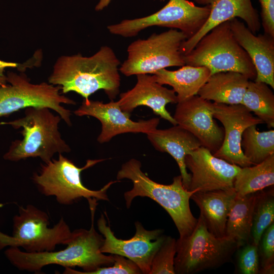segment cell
Here are the masks:
<instances>
[{
  "label": "cell",
  "mask_w": 274,
  "mask_h": 274,
  "mask_svg": "<svg viewBox=\"0 0 274 274\" xmlns=\"http://www.w3.org/2000/svg\"><path fill=\"white\" fill-rule=\"evenodd\" d=\"M96 201L89 202L91 217L90 228L73 231L65 248L57 251L28 253L19 248L8 247L5 251V256L17 269L35 273H39L45 266L52 264L64 267V274H89L100 267L112 265L115 261V255L107 256L100 251L104 238L94 227Z\"/></svg>",
  "instance_id": "obj_1"
},
{
  "label": "cell",
  "mask_w": 274,
  "mask_h": 274,
  "mask_svg": "<svg viewBox=\"0 0 274 274\" xmlns=\"http://www.w3.org/2000/svg\"><path fill=\"white\" fill-rule=\"evenodd\" d=\"M120 64L113 49L107 46L101 47L90 57L81 54L62 56L55 63L48 82L60 86L62 93L74 91L86 101L100 89L113 100L119 92Z\"/></svg>",
  "instance_id": "obj_2"
},
{
  "label": "cell",
  "mask_w": 274,
  "mask_h": 274,
  "mask_svg": "<svg viewBox=\"0 0 274 274\" xmlns=\"http://www.w3.org/2000/svg\"><path fill=\"white\" fill-rule=\"evenodd\" d=\"M141 162L132 158L124 163L117 174V179L131 181V190L124 194L126 206L129 208L137 196L148 197L159 204L168 213L179 233L180 237L189 235L197 222L190 208L189 200L197 190L185 189L181 175L174 178L173 183L163 185L152 180L141 169Z\"/></svg>",
  "instance_id": "obj_3"
},
{
  "label": "cell",
  "mask_w": 274,
  "mask_h": 274,
  "mask_svg": "<svg viewBox=\"0 0 274 274\" xmlns=\"http://www.w3.org/2000/svg\"><path fill=\"white\" fill-rule=\"evenodd\" d=\"M47 107H30L25 109L22 118L1 125L22 128V140L13 141L5 160L18 161L30 157L40 158L44 163L50 161L56 153H68L71 149L62 139L58 125L61 118L54 115Z\"/></svg>",
  "instance_id": "obj_4"
},
{
  "label": "cell",
  "mask_w": 274,
  "mask_h": 274,
  "mask_svg": "<svg viewBox=\"0 0 274 274\" xmlns=\"http://www.w3.org/2000/svg\"><path fill=\"white\" fill-rule=\"evenodd\" d=\"M183 58L186 65L208 67L211 75L219 72H235L249 79H255L256 76L253 63L235 39L229 21L212 28Z\"/></svg>",
  "instance_id": "obj_5"
},
{
  "label": "cell",
  "mask_w": 274,
  "mask_h": 274,
  "mask_svg": "<svg viewBox=\"0 0 274 274\" xmlns=\"http://www.w3.org/2000/svg\"><path fill=\"white\" fill-rule=\"evenodd\" d=\"M104 160L88 159L83 167H78L72 160L60 153L58 159L52 158L41 164L39 171L33 174L31 179L42 194L54 196L61 204H72L82 198L88 201L92 199L109 200L107 190L119 180L111 181L100 190H93L83 184L81 178L83 170Z\"/></svg>",
  "instance_id": "obj_6"
},
{
  "label": "cell",
  "mask_w": 274,
  "mask_h": 274,
  "mask_svg": "<svg viewBox=\"0 0 274 274\" xmlns=\"http://www.w3.org/2000/svg\"><path fill=\"white\" fill-rule=\"evenodd\" d=\"M47 213L32 204L19 206L13 218L12 235L0 230V250L8 247L22 248L28 253L55 250L59 245H66L72 231L61 217L53 227Z\"/></svg>",
  "instance_id": "obj_7"
},
{
  "label": "cell",
  "mask_w": 274,
  "mask_h": 274,
  "mask_svg": "<svg viewBox=\"0 0 274 274\" xmlns=\"http://www.w3.org/2000/svg\"><path fill=\"white\" fill-rule=\"evenodd\" d=\"M238 247L235 240L210 232L200 215L191 234L176 240L175 273L192 274L218 268L231 260Z\"/></svg>",
  "instance_id": "obj_8"
},
{
  "label": "cell",
  "mask_w": 274,
  "mask_h": 274,
  "mask_svg": "<svg viewBox=\"0 0 274 274\" xmlns=\"http://www.w3.org/2000/svg\"><path fill=\"white\" fill-rule=\"evenodd\" d=\"M188 39L183 32L170 29L153 33L146 39H138L128 47L127 59L119 71L126 76L153 74L170 66L185 65L180 48Z\"/></svg>",
  "instance_id": "obj_9"
},
{
  "label": "cell",
  "mask_w": 274,
  "mask_h": 274,
  "mask_svg": "<svg viewBox=\"0 0 274 274\" xmlns=\"http://www.w3.org/2000/svg\"><path fill=\"white\" fill-rule=\"evenodd\" d=\"M7 81L9 84L0 87V117L27 107H47L57 112L67 125H72L71 111L61 105L76 102L61 94L60 86L46 82L33 84L25 74L13 72H8Z\"/></svg>",
  "instance_id": "obj_10"
},
{
  "label": "cell",
  "mask_w": 274,
  "mask_h": 274,
  "mask_svg": "<svg viewBox=\"0 0 274 274\" xmlns=\"http://www.w3.org/2000/svg\"><path fill=\"white\" fill-rule=\"evenodd\" d=\"M210 13L209 5L197 6L188 0H169L161 9L150 15L124 19L107 26L115 35L135 37L144 29L160 26L176 29L184 32L188 39L195 35L206 22Z\"/></svg>",
  "instance_id": "obj_11"
},
{
  "label": "cell",
  "mask_w": 274,
  "mask_h": 274,
  "mask_svg": "<svg viewBox=\"0 0 274 274\" xmlns=\"http://www.w3.org/2000/svg\"><path fill=\"white\" fill-rule=\"evenodd\" d=\"M104 242L100 248L103 253L118 255L134 262L142 273L149 274L152 260L163 243L165 236L161 229L148 230L139 222L135 223L134 235L128 239L117 238L107 225L105 216L101 214L97 222Z\"/></svg>",
  "instance_id": "obj_12"
},
{
  "label": "cell",
  "mask_w": 274,
  "mask_h": 274,
  "mask_svg": "<svg viewBox=\"0 0 274 274\" xmlns=\"http://www.w3.org/2000/svg\"><path fill=\"white\" fill-rule=\"evenodd\" d=\"M213 118L224 127V136L220 148L213 154L241 167L253 165L244 155L241 142L244 131L249 126L263 123L241 104L227 105L212 102Z\"/></svg>",
  "instance_id": "obj_13"
},
{
  "label": "cell",
  "mask_w": 274,
  "mask_h": 274,
  "mask_svg": "<svg viewBox=\"0 0 274 274\" xmlns=\"http://www.w3.org/2000/svg\"><path fill=\"white\" fill-rule=\"evenodd\" d=\"M185 163L191 172L188 190L197 192L233 189L235 177L241 168L215 156L202 146L187 154Z\"/></svg>",
  "instance_id": "obj_14"
},
{
  "label": "cell",
  "mask_w": 274,
  "mask_h": 274,
  "mask_svg": "<svg viewBox=\"0 0 274 274\" xmlns=\"http://www.w3.org/2000/svg\"><path fill=\"white\" fill-rule=\"evenodd\" d=\"M177 125L194 135L213 154L221 146L224 131L214 120L212 102L198 95L178 102L173 116Z\"/></svg>",
  "instance_id": "obj_15"
},
{
  "label": "cell",
  "mask_w": 274,
  "mask_h": 274,
  "mask_svg": "<svg viewBox=\"0 0 274 274\" xmlns=\"http://www.w3.org/2000/svg\"><path fill=\"white\" fill-rule=\"evenodd\" d=\"M78 116H90L97 119L101 124V130L97 140L100 144L109 142L115 136L124 133L148 134L154 131L159 123V118L134 121L130 119V114L122 111L118 101L108 103L83 100L74 111Z\"/></svg>",
  "instance_id": "obj_16"
},
{
  "label": "cell",
  "mask_w": 274,
  "mask_h": 274,
  "mask_svg": "<svg viewBox=\"0 0 274 274\" xmlns=\"http://www.w3.org/2000/svg\"><path fill=\"white\" fill-rule=\"evenodd\" d=\"M194 2L203 6L209 5L210 13L200 29L182 44L180 50L183 55L190 52L201 38L212 28L224 22L239 18L255 34L261 28L258 13L251 0H194Z\"/></svg>",
  "instance_id": "obj_17"
},
{
  "label": "cell",
  "mask_w": 274,
  "mask_h": 274,
  "mask_svg": "<svg viewBox=\"0 0 274 274\" xmlns=\"http://www.w3.org/2000/svg\"><path fill=\"white\" fill-rule=\"evenodd\" d=\"M137 82L130 90L120 94L118 102L121 110L130 114L140 106H146L153 113L166 120L173 125H177L174 117L166 110L168 103H177L176 93L155 81L154 75H136Z\"/></svg>",
  "instance_id": "obj_18"
},
{
  "label": "cell",
  "mask_w": 274,
  "mask_h": 274,
  "mask_svg": "<svg viewBox=\"0 0 274 274\" xmlns=\"http://www.w3.org/2000/svg\"><path fill=\"white\" fill-rule=\"evenodd\" d=\"M233 35L246 51L256 71L255 81L274 88V38L266 34L255 35L237 18L229 20Z\"/></svg>",
  "instance_id": "obj_19"
},
{
  "label": "cell",
  "mask_w": 274,
  "mask_h": 274,
  "mask_svg": "<svg viewBox=\"0 0 274 274\" xmlns=\"http://www.w3.org/2000/svg\"><path fill=\"white\" fill-rule=\"evenodd\" d=\"M147 134V138L155 149L170 154L177 162L181 173L182 183L188 190L191 174L185 163V156L201 146L199 140L191 133L178 125L167 129H155Z\"/></svg>",
  "instance_id": "obj_20"
},
{
  "label": "cell",
  "mask_w": 274,
  "mask_h": 274,
  "mask_svg": "<svg viewBox=\"0 0 274 274\" xmlns=\"http://www.w3.org/2000/svg\"><path fill=\"white\" fill-rule=\"evenodd\" d=\"M235 196L234 189L196 192L191 196L208 229L216 237L225 236L228 216Z\"/></svg>",
  "instance_id": "obj_21"
},
{
  "label": "cell",
  "mask_w": 274,
  "mask_h": 274,
  "mask_svg": "<svg viewBox=\"0 0 274 274\" xmlns=\"http://www.w3.org/2000/svg\"><path fill=\"white\" fill-rule=\"evenodd\" d=\"M249 79L235 72L212 74L200 88L197 94L201 98L227 105L241 104Z\"/></svg>",
  "instance_id": "obj_22"
},
{
  "label": "cell",
  "mask_w": 274,
  "mask_h": 274,
  "mask_svg": "<svg viewBox=\"0 0 274 274\" xmlns=\"http://www.w3.org/2000/svg\"><path fill=\"white\" fill-rule=\"evenodd\" d=\"M153 75L158 83L172 87L179 102L197 95L211 75V72L206 66L185 64L176 71L163 68Z\"/></svg>",
  "instance_id": "obj_23"
},
{
  "label": "cell",
  "mask_w": 274,
  "mask_h": 274,
  "mask_svg": "<svg viewBox=\"0 0 274 274\" xmlns=\"http://www.w3.org/2000/svg\"><path fill=\"white\" fill-rule=\"evenodd\" d=\"M257 193V192L242 197L235 196L228 216L225 236L235 240L239 247L251 242L253 213Z\"/></svg>",
  "instance_id": "obj_24"
},
{
  "label": "cell",
  "mask_w": 274,
  "mask_h": 274,
  "mask_svg": "<svg viewBox=\"0 0 274 274\" xmlns=\"http://www.w3.org/2000/svg\"><path fill=\"white\" fill-rule=\"evenodd\" d=\"M274 184V154L258 164L241 167L235 177L236 196L242 197Z\"/></svg>",
  "instance_id": "obj_25"
},
{
  "label": "cell",
  "mask_w": 274,
  "mask_h": 274,
  "mask_svg": "<svg viewBox=\"0 0 274 274\" xmlns=\"http://www.w3.org/2000/svg\"><path fill=\"white\" fill-rule=\"evenodd\" d=\"M241 104L267 124L274 127V94L267 84L249 81Z\"/></svg>",
  "instance_id": "obj_26"
},
{
  "label": "cell",
  "mask_w": 274,
  "mask_h": 274,
  "mask_svg": "<svg viewBox=\"0 0 274 274\" xmlns=\"http://www.w3.org/2000/svg\"><path fill=\"white\" fill-rule=\"evenodd\" d=\"M241 146L253 165L260 163L274 154V130L259 131L256 125H251L244 131Z\"/></svg>",
  "instance_id": "obj_27"
},
{
  "label": "cell",
  "mask_w": 274,
  "mask_h": 274,
  "mask_svg": "<svg viewBox=\"0 0 274 274\" xmlns=\"http://www.w3.org/2000/svg\"><path fill=\"white\" fill-rule=\"evenodd\" d=\"M274 222L273 190L257 192L253 213L251 242L258 245L265 229Z\"/></svg>",
  "instance_id": "obj_28"
},
{
  "label": "cell",
  "mask_w": 274,
  "mask_h": 274,
  "mask_svg": "<svg viewBox=\"0 0 274 274\" xmlns=\"http://www.w3.org/2000/svg\"><path fill=\"white\" fill-rule=\"evenodd\" d=\"M176 254V240L166 235L152 260L149 274H175Z\"/></svg>",
  "instance_id": "obj_29"
},
{
  "label": "cell",
  "mask_w": 274,
  "mask_h": 274,
  "mask_svg": "<svg viewBox=\"0 0 274 274\" xmlns=\"http://www.w3.org/2000/svg\"><path fill=\"white\" fill-rule=\"evenodd\" d=\"M236 252V273H259L260 268L258 245L250 242L239 247Z\"/></svg>",
  "instance_id": "obj_30"
},
{
  "label": "cell",
  "mask_w": 274,
  "mask_h": 274,
  "mask_svg": "<svg viewBox=\"0 0 274 274\" xmlns=\"http://www.w3.org/2000/svg\"><path fill=\"white\" fill-rule=\"evenodd\" d=\"M258 247L260 268L259 273H273L274 222L264 231Z\"/></svg>",
  "instance_id": "obj_31"
},
{
  "label": "cell",
  "mask_w": 274,
  "mask_h": 274,
  "mask_svg": "<svg viewBox=\"0 0 274 274\" xmlns=\"http://www.w3.org/2000/svg\"><path fill=\"white\" fill-rule=\"evenodd\" d=\"M114 255L115 261L112 265L100 267L89 274L142 273L138 266L131 260L120 255Z\"/></svg>",
  "instance_id": "obj_32"
},
{
  "label": "cell",
  "mask_w": 274,
  "mask_h": 274,
  "mask_svg": "<svg viewBox=\"0 0 274 274\" xmlns=\"http://www.w3.org/2000/svg\"><path fill=\"white\" fill-rule=\"evenodd\" d=\"M264 33L274 38V0H258Z\"/></svg>",
  "instance_id": "obj_33"
},
{
  "label": "cell",
  "mask_w": 274,
  "mask_h": 274,
  "mask_svg": "<svg viewBox=\"0 0 274 274\" xmlns=\"http://www.w3.org/2000/svg\"><path fill=\"white\" fill-rule=\"evenodd\" d=\"M19 64L14 62H5L0 60V87L7 84V76L4 74L5 69L7 67H16Z\"/></svg>",
  "instance_id": "obj_34"
},
{
  "label": "cell",
  "mask_w": 274,
  "mask_h": 274,
  "mask_svg": "<svg viewBox=\"0 0 274 274\" xmlns=\"http://www.w3.org/2000/svg\"><path fill=\"white\" fill-rule=\"evenodd\" d=\"M111 1V0H99V3L96 6L95 10L96 11H100L102 10L109 4Z\"/></svg>",
  "instance_id": "obj_35"
},
{
  "label": "cell",
  "mask_w": 274,
  "mask_h": 274,
  "mask_svg": "<svg viewBox=\"0 0 274 274\" xmlns=\"http://www.w3.org/2000/svg\"><path fill=\"white\" fill-rule=\"evenodd\" d=\"M160 1H164V0H160Z\"/></svg>",
  "instance_id": "obj_36"
}]
</instances>
